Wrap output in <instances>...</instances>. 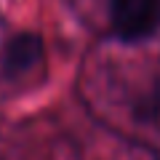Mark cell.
Masks as SVG:
<instances>
[{
    "instance_id": "obj_1",
    "label": "cell",
    "mask_w": 160,
    "mask_h": 160,
    "mask_svg": "<svg viewBox=\"0 0 160 160\" xmlns=\"http://www.w3.org/2000/svg\"><path fill=\"white\" fill-rule=\"evenodd\" d=\"M109 16L118 38H149L160 27V0H109Z\"/></svg>"
},
{
    "instance_id": "obj_2",
    "label": "cell",
    "mask_w": 160,
    "mask_h": 160,
    "mask_svg": "<svg viewBox=\"0 0 160 160\" xmlns=\"http://www.w3.org/2000/svg\"><path fill=\"white\" fill-rule=\"evenodd\" d=\"M43 56V40L35 32H22L8 40L3 48V72L6 75H19L24 69L35 67Z\"/></svg>"
}]
</instances>
